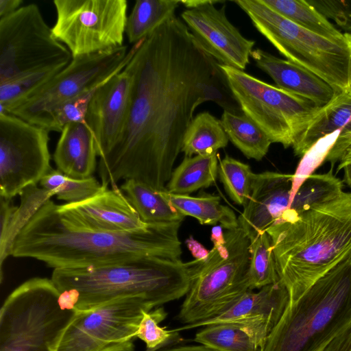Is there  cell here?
Segmentation results:
<instances>
[{
  "instance_id": "52a82bcc",
  "label": "cell",
  "mask_w": 351,
  "mask_h": 351,
  "mask_svg": "<svg viewBox=\"0 0 351 351\" xmlns=\"http://www.w3.org/2000/svg\"><path fill=\"white\" fill-rule=\"evenodd\" d=\"M51 279L30 278L6 298L0 311V351H56L76 314L62 308Z\"/></svg>"
},
{
  "instance_id": "484cf974",
  "label": "cell",
  "mask_w": 351,
  "mask_h": 351,
  "mask_svg": "<svg viewBox=\"0 0 351 351\" xmlns=\"http://www.w3.org/2000/svg\"><path fill=\"white\" fill-rule=\"evenodd\" d=\"M219 155L185 156L172 172L166 189L169 193L189 195L213 185L218 175Z\"/></svg>"
},
{
  "instance_id": "7402d4cb",
  "label": "cell",
  "mask_w": 351,
  "mask_h": 351,
  "mask_svg": "<svg viewBox=\"0 0 351 351\" xmlns=\"http://www.w3.org/2000/svg\"><path fill=\"white\" fill-rule=\"evenodd\" d=\"M97 156L93 135L86 123L64 126L53 154L58 170L75 179L90 177L96 169Z\"/></svg>"
},
{
  "instance_id": "83f0119b",
  "label": "cell",
  "mask_w": 351,
  "mask_h": 351,
  "mask_svg": "<svg viewBox=\"0 0 351 351\" xmlns=\"http://www.w3.org/2000/svg\"><path fill=\"white\" fill-rule=\"evenodd\" d=\"M220 122L228 139L247 158L261 160L271 141L245 114L223 110Z\"/></svg>"
},
{
  "instance_id": "b9f144b4",
  "label": "cell",
  "mask_w": 351,
  "mask_h": 351,
  "mask_svg": "<svg viewBox=\"0 0 351 351\" xmlns=\"http://www.w3.org/2000/svg\"><path fill=\"white\" fill-rule=\"evenodd\" d=\"M23 0H0V19L8 16L22 5Z\"/></svg>"
},
{
  "instance_id": "6da1fadb",
  "label": "cell",
  "mask_w": 351,
  "mask_h": 351,
  "mask_svg": "<svg viewBox=\"0 0 351 351\" xmlns=\"http://www.w3.org/2000/svg\"><path fill=\"white\" fill-rule=\"evenodd\" d=\"M125 69L128 112L116 145L99 159L101 183L133 179L165 190L195 109L206 101L240 108L219 63L175 15L139 41Z\"/></svg>"
},
{
  "instance_id": "8d00e7d4",
  "label": "cell",
  "mask_w": 351,
  "mask_h": 351,
  "mask_svg": "<svg viewBox=\"0 0 351 351\" xmlns=\"http://www.w3.org/2000/svg\"><path fill=\"white\" fill-rule=\"evenodd\" d=\"M98 87L85 91L58 106L43 119L40 127L49 132H61L69 123H86L89 104Z\"/></svg>"
},
{
  "instance_id": "7a4b0ae2",
  "label": "cell",
  "mask_w": 351,
  "mask_h": 351,
  "mask_svg": "<svg viewBox=\"0 0 351 351\" xmlns=\"http://www.w3.org/2000/svg\"><path fill=\"white\" fill-rule=\"evenodd\" d=\"M180 226L151 225L132 232L95 230L60 211L50 199L19 232L11 255L34 258L53 269L99 266L145 256L180 260Z\"/></svg>"
},
{
  "instance_id": "d4e9b609",
  "label": "cell",
  "mask_w": 351,
  "mask_h": 351,
  "mask_svg": "<svg viewBox=\"0 0 351 351\" xmlns=\"http://www.w3.org/2000/svg\"><path fill=\"white\" fill-rule=\"evenodd\" d=\"M164 194L171 204L184 217L190 216L201 224L217 225L226 230L239 227L235 213L229 207L221 204L220 197L203 193L199 196L179 195L164 190Z\"/></svg>"
},
{
  "instance_id": "4dcf8cb0",
  "label": "cell",
  "mask_w": 351,
  "mask_h": 351,
  "mask_svg": "<svg viewBox=\"0 0 351 351\" xmlns=\"http://www.w3.org/2000/svg\"><path fill=\"white\" fill-rule=\"evenodd\" d=\"M343 191L342 181L333 173L331 167L325 173H313L308 177L287 210L293 215H299L312 205L333 199Z\"/></svg>"
},
{
  "instance_id": "7bdbcfd3",
  "label": "cell",
  "mask_w": 351,
  "mask_h": 351,
  "mask_svg": "<svg viewBox=\"0 0 351 351\" xmlns=\"http://www.w3.org/2000/svg\"><path fill=\"white\" fill-rule=\"evenodd\" d=\"M210 0H188V1H180L187 9H192L202 5L206 4Z\"/></svg>"
},
{
  "instance_id": "44dd1931",
  "label": "cell",
  "mask_w": 351,
  "mask_h": 351,
  "mask_svg": "<svg viewBox=\"0 0 351 351\" xmlns=\"http://www.w3.org/2000/svg\"><path fill=\"white\" fill-rule=\"evenodd\" d=\"M251 57L256 66L269 75L276 86L307 99L320 108L337 95L324 80L291 61L260 49H253Z\"/></svg>"
},
{
  "instance_id": "4316f807",
  "label": "cell",
  "mask_w": 351,
  "mask_h": 351,
  "mask_svg": "<svg viewBox=\"0 0 351 351\" xmlns=\"http://www.w3.org/2000/svg\"><path fill=\"white\" fill-rule=\"evenodd\" d=\"M278 14L298 25L335 42L348 40L346 33H341L307 1L260 0Z\"/></svg>"
},
{
  "instance_id": "f1b7e54d",
  "label": "cell",
  "mask_w": 351,
  "mask_h": 351,
  "mask_svg": "<svg viewBox=\"0 0 351 351\" xmlns=\"http://www.w3.org/2000/svg\"><path fill=\"white\" fill-rule=\"evenodd\" d=\"M180 1L138 0L127 19L125 34L132 45L150 35L173 16Z\"/></svg>"
},
{
  "instance_id": "30bf717a",
  "label": "cell",
  "mask_w": 351,
  "mask_h": 351,
  "mask_svg": "<svg viewBox=\"0 0 351 351\" xmlns=\"http://www.w3.org/2000/svg\"><path fill=\"white\" fill-rule=\"evenodd\" d=\"M72 59L54 36L38 6H21L0 19V83L51 69H62Z\"/></svg>"
},
{
  "instance_id": "ffe728a7",
  "label": "cell",
  "mask_w": 351,
  "mask_h": 351,
  "mask_svg": "<svg viewBox=\"0 0 351 351\" xmlns=\"http://www.w3.org/2000/svg\"><path fill=\"white\" fill-rule=\"evenodd\" d=\"M337 130L339 137L326 160L332 167L351 148V96L348 93L336 95L320 108L293 144L294 154L302 157L317 140Z\"/></svg>"
},
{
  "instance_id": "5b68a950",
  "label": "cell",
  "mask_w": 351,
  "mask_h": 351,
  "mask_svg": "<svg viewBox=\"0 0 351 351\" xmlns=\"http://www.w3.org/2000/svg\"><path fill=\"white\" fill-rule=\"evenodd\" d=\"M351 320V250L290 302L260 351H322Z\"/></svg>"
},
{
  "instance_id": "74e56055",
  "label": "cell",
  "mask_w": 351,
  "mask_h": 351,
  "mask_svg": "<svg viewBox=\"0 0 351 351\" xmlns=\"http://www.w3.org/2000/svg\"><path fill=\"white\" fill-rule=\"evenodd\" d=\"M339 135L335 131L317 140L302 156L293 174L290 205L304 180L326 161Z\"/></svg>"
},
{
  "instance_id": "d6a6232c",
  "label": "cell",
  "mask_w": 351,
  "mask_h": 351,
  "mask_svg": "<svg viewBox=\"0 0 351 351\" xmlns=\"http://www.w3.org/2000/svg\"><path fill=\"white\" fill-rule=\"evenodd\" d=\"M248 279L251 290L261 289L280 280L271 239L267 232L250 239Z\"/></svg>"
},
{
  "instance_id": "4fadbf2b",
  "label": "cell",
  "mask_w": 351,
  "mask_h": 351,
  "mask_svg": "<svg viewBox=\"0 0 351 351\" xmlns=\"http://www.w3.org/2000/svg\"><path fill=\"white\" fill-rule=\"evenodd\" d=\"M153 308L143 298H125L77 311L56 351H133L143 312Z\"/></svg>"
},
{
  "instance_id": "f35d334b",
  "label": "cell",
  "mask_w": 351,
  "mask_h": 351,
  "mask_svg": "<svg viewBox=\"0 0 351 351\" xmlns=\"http://www.w3.org/2000/svg\"><path fill=\"white\" fill-rule=\"evenodd\" d=\"M167 313L162 307L154 311H144L136 332V337L142 340L147 349L165 347L173 341L178 332L167 330L158 324L167 317Z\"/></svg>"
},
{
  "instance_id": "7c38bea8",
  "label": "cell",
  "mask_w": 351,
  "mask_h": 351,
  "mask_svg": "<svg viewBox=\"0 0 351 351\" xmlns=\"http://www.w3.org/2000/svg\"><path fill=\"white\" fill-rule=\"evenodd\" d=\"M56 39L72 57L104 52L123 46L126 0H54Z\"/></svg>"
},
{
  "instance_id": "f546056e",
  "label": "cell",
  "mask_w": 351,
  "mask_h": 351,
  "mask_svg": "<svg viewBox=\"0 0 351 351\" xmlns=\"http://www.w3.org/2000/svg\"><path fill=\"white\" fill-rule=\"evenodd\" d=\"M228 137L219 120L208 112L196 115L184 135L181 152L185 156L208 155L225 147Z\"/></svg>"
},
{
  "instance_id": "836d02e7",
  "label": "cell",
  "mask_w": 351,
  "mask_h": 351,
  "mask_svg": "<svg viewBox=\"0 0 351 351\" xmlns=\"http://www.w3.org/2000/svg\"><path fill=\"white\" fill-rule=\"evenodd\" d=\"M193 341L217 351H259L247 332L233 323L206 326L195 334Z\"/></svg>"
},
{
  "instance_id": "bcb514c9",
  "label": "cell",
  "mask_w": 351,
  "mask_h": 351,
  "mask_svg": "<svg viewBox=\"0 0 351 351\" xmlns=\"http://www.w3.org/2000/svg\"><path fill=\"white\" fill-rule=\"evenodd\" d=\"M349 38H350V44H351V34H349ZM348 93L351 96V81H350L349 91Z\"/></svg>"
},
{
  "instance_id": "e0dca14e",
  "label": "cell",
  "mask_w": 351,
  "mask_h": 351,
  "mask_svg": "<svg viewBox=\"0 0 351 351\" xmlns=\"http://www.w3.org/2000/svg\"><path fill=\"white\" fill-rule=\"evenodd\" d=\"M130 84L125 67L100 85L90 100L86 123L99 159L111 152L121 134L129 109Z\"/></svg>"
},
{
  "instance_id": "ee69618b",
  "label": "cell",
  "mask_w": 351,
  "mask_h": 351,
  "mask_svg": "<svg viewBox=\"0 0 351 351\" xmlns=\"http://www.w3.org/2000/svg\"><path fill=\"white\" fill-rule=\"evenodd\" d=\"M339 170L343 171V180L351 188V162L344 165Z\"/></svg>"
},
{
  "instance_id": "7dc6e473",
  "label": "cell",
  "mask_w": 351,
  "mask_h": 351,
  "mask_svg": "<svg viewBox=\"0 0 351 351\" xmlns=\"http://www.w3.org/2000/svg\"><path fill=\"white\" fill-rule=\"evenodd\" d=\"M158 349H160V348H156V349H147L146 351H155Z\"/></svg>"
},
{
  "instance_id": "d6986e66",
  "label": "cell",
  "mask_w": 351,
  "mask_h": 351,
  "mask_svg": "<svg viewBox=\"0 0 351 351\" xmlns=\"http://www.w3.org/2000/svg\"><path fill=\"white\" fill-rule=\"evenodd\" d=\"M292 180L290 173H256L250 199L238 218L250 239L266 232L289 208Z\"/></svg>"
},
{
  "instance_id": "f6af8a7d",
  "label": "cell",
  "mask_w": 351,
  "mask_h": 351,
  "mask_svg": "<svg viewBox=\"0 0 351 351\" xmlns=\"http://www.w3.org/2000/svg\"><path fill=\"white\" fill-rule=\"evenodd\" d=\"M339 161L340 162L337 167V171H339L340 168L344 165L351 162V148L345 153Z\"/></svg>"
},
{
  "instance_id": "8fae6325",
  "label": "cell",
  "mask_w": 351,
  "mask_h": 351,
  "mask_svg": "<svg viewBox=\"0 0 351 351\" xmlns=\"http://www.w3.org/2000/svg\"><path fill=\"white\" fill-rule=\"evenodd\" d=\"M138 44L139 42L132 45L130 49L123 45L104 52L72 57L67 66L5 114L40 126L43 119L58 106L99 86L123 70Z\"/></svg>"
},
{
  "instance_id": "3957f363",
  "label": "cell",
  "mask_w": 351,
  "mask_h": 351,
  "mask_svg": "<svg viewBox=\"0 0 351 351\" xmlns=\"http://www.w3.org/2000/svg\"><path fill=\"white\" fill-rule=\"evenodd\" d=\"M266 232L280 280L294 301L351 250V192L299 215L287 210Z\"/></svg>"
},
{
  "instance_id": "9c48e42d",
  "label": "cell",
  "mask_w": 351,
  "mask_h": 351,
  "mask_svg": "<svg viewBox=\"0 0 351 351\" xmlns=\"http://www.w3.org/2000/svg\"><path fill=\"white\" fill-rule=\"evenodd\" d=\"M240 109L269 137L292 147L320 109L311 101L269 84L242 70L219 64Z\"/></svg>"
},
{
  "instance_id": "ab89813d",
  "label": "cell",
  "mask_w": 351,
  "mask_h": 351,
  "mask_svg": "<svg viewBox=\"0 0 351 351\" xmlns=\"http://www.w3.org/2000/svg\"><path fill=\"white\" fill-rule=\"evenodd\" d=\"M325 18L333 20L346 34H351V0L307 1Z\"/></svg>"
},
{
  "instance_id": "603a6c76",
  "label": "cell",
  "mask_w": 351,
  "mask_h": 351,
  "mask_svg": "<svg viewBox=\"0 0 351 351\" xmlns=\"http://www.w3.org/2000/svg\"><path fill=\"white\" fill-rule=\"evenodd\" d=\"M55 193L32 185L25 189L20 194L19 206L14 205L12 199L1 197L0 217V266L1 282L3 280V263L11 256L14 241L23 228L37 210Z\"/></svg>"
},
{
  "instance_id": "d590c367",
  "label": "cell",
  "mask_w": 351,
  "mask_h": 351,
  "mask_svg": "<svg viewBox=\"0 0 351 351\" xmlns=\"http://www.w3.org/2000/svg\"><path fill=\"white\" fill-rule=\"evenodd\" d=\"M61 70L51 69L31 73L1 82L0 114H5L9 108L42 87Z\"/></svg>"
},
{
  "instance_id": "1f68e13d",
  "label": "cell",
  "mask_w": 351,
  "mask_h": 351,
  "mask_svg": "<svg viewBox=\"0 0 351 351\" xmlns=\"http://www.w3.org/2000/svg\"><path fill=\"white\" fill-rule=\"evenodd\" d=\"M39 184L41 188L53 192L58 199L65 201L66 204L84 201L108 188L93 176L75 179L53 168L43 177Z\"/></svg>"
},
{
  "instance_id": "5bb4252c",
  "label": "cell",
  "mask_w": 351,
  "mask_h": 351,
  "mask_svg": "<svg viewBox=\"0 0 351 351\" xmlns=\"http://www.w3.org/2000/svg\"><path fill=\"white\" fill-rule=\"evenodd\" d=\"M49 131L9 114H0V195L12 199L37 185L51 169Z\"/></svg>"
},
{
  "instance_id": "60d3db41",
  "label": "cell",
  "mask_w": 351,
  "mask_h": 351,
  "mask_svg": "<svg viewBox=\"0 0 351 351\" xmlns=\"http://www.w3.org/2000/svg\"><path fill=\"white\" fill-rule=\"evenodd\" d=\"M322 351H351V320L327 343Z\"/></svg>"
},
{
  "instance_id": "8992f818",
  "label": "cell",
  "mask_w": 351,
  "mask_h": 351,
  "mask_svg": "<svg viewBox=\"0 0 351 351\" xmlns=\"http://www.w3.org/2000/svg\"><path fill=\"white\" fill-rule=\"evenodd\" d=\"M234 2L287 60L324 80L337 95L348 93L351 81V44L348 34L346 41L335 42L298 25L260 0Z\"/></svg>"
},
{
  "instance_id": "e575fe53",
  "label": "cell",
  "mask_w": 351,
  "mask_h": 351,
  "mask_svg": "<svg viewBox=\"0 0 351 351\" xmlns=\"http://www.w3.org/2000/svg\"><path fill=\"white\" fill-rule=\"evenodd\" d=\"M218 175L231 199L245 206L250 199L256 176L250 167L226 156L223 159L219 158Z\"/></svg>"
},
{
  "instance_id": "cb8c5ba5",
  "label": "cell",
  "mask_w": 351,
  "mask_h": 351,
  "mask_svg": "<svg viewBox=\"0 0 351 351\" xmlns=\"http://www.w3.org/2000/svg\"><path fill=\"white\" fill-rule=\"evenodd\" d=\"M120 188L142 221L147 224L181 223L184 219L168 201L164 190H156L133 179L125 180Z\"/></svg>"
},
{
  "instance_id": "ba28073f",
  "label": "cell",
  "mask_w": 351,
  "mask_h": 351,
  "mask_svg": "<svg viewBox=\"0 0 351 351\" xmlns=\"http://www.w3.org/2000/svg\"><path fill=\"white\" fill-rule=\"evenodd\" d=\"M225 242L213 243L202 258L178 318L185 325L219 315L251 290L248 279L250 240L241 228L226 230Z\"/></svg>"
},
{
  "instance_id": "277c9868",
  "label": "cell",
  "mask_w": 351,
  "mask_h": 351,
  "mask_svg": "<svg viewBox=\"0 0 351 351\" xmlns=\"http://www.w3.org/2000/svg\"><path fill=\"white\" fill-rule=\"evenodd\" d=\"M203 257L183 262L156 256L99 266L53 269L51 280L66 291L76 311L125 298H143L154 307L186 295Z\"/></svg>"
},
{
  "instance_id": "9a60e30c",
  "label": "cell",
  "mask_w": 351,
  "mask_h": 351,
  "mask_svg": "<svg viewBox=\"0 0 351 351\" xmlns=\"http://www.w3.org/2000/svg\"><path fill=\"white\" fill-rule=\"evenodd\" d=\"M210 1L186 9L181 14L183 22L204 50L219 64L243 71L250 62L255 41L245 38L226 15V5Z\"/></svg>"
},
{
  "instance_id": "ac0fdd59",
  "label": "cell",
  "mask_w": 351,
  "mask_h": 351,
  "mask_svg": "<svg viewBox=\"0 0 351 351\" xmlns=\"http://www.w3.org/2000/svg\"><path fill=\"white\" fill-rule=\"evenodd\" d=\"M58 208L78 223L98 230L132 232L151 226L142 221L118 186L80 202L58 205Z\"/></svg>"
},
{
  "instance_id": "2e32d148",
  "label": "cell",
  "mask_w": 351,
  "mask_h": 351,
  "mask_svg": "<svg viewBox=\"0 0 351 351\" xmlns=\"http://www.w3.org/2000/svg\"><path fill=\"white\" fill-rule=\"evenodd\" d=\"M289 300L287 287L279 280L256 292L253 290L246 291L228 308L213 318L184 325L174 330L179 332L215 324L233 323L247 332L260 351L280 321Z\"/></svg>"
}]
</instances>
